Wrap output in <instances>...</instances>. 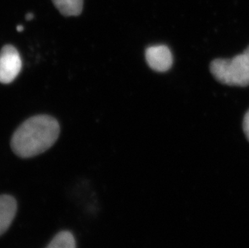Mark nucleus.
<instances>
[{
  "label": "nucleus",
  "instance_id": "obj_1",
  "mask_svg": "<svg viewBox=\"0 0 249 248\" xmlns=\"http://www.w3.org/2000/svg\"><path fill=\"white\" fill-rule=\"evenodd\" d=\"M59 134L60 125L56 119L48 115H35L15 131L11 147L17 156L28 159L50 149L57 141Z\"/></svg>",
  "mask_w": 249,
  "mask_h": 248
},
{
  "label": "nucleus",
  "instance_id": "obj_2",
  "mask_svg": "<svg viewBox=\"0 0 249 248\" xmlns=\"http://www.w3.org/2000/svg\"><path fill=\"white\" fill-rule=\"evenodd\" d=\"M210 71L222 84L230 87H249V46L242 53L231 58L214 59L210 65Z\"/></svg>",
  "mask_w": 249,
  "mask_h": 248
},
{
  "label": "nucleus",
  "instance_id": "obj_3",
  "mask_svg": "<svg viewBox=\"0 0 249 248\" xmlns=\"http://www.w3.org/2000/svg\"><path fill=\"white\" fill-rule=\"evenodd\" d=\"M21 57L12 45H5L0 51V83L9 84L20 73Z\"/></svg>",
  "mask_w": 249,
  "mask_h": 248
},
{
  "label": "nucleus",
  "instance_id": "obj_4",
  "mask_svg": "<svg viewBox=\"0 0 249 248\" xmlns=\"http://www.w3.org/2000/svg\"><path fill=\"white\" fill-rule=\"evenodd\" d=\"M145 59L153 71L160 73L169 71L174 63L171 50L165 45H152L147 48Z\"/></svg>",
  "mask_w": 249,
  "mask_h": 248
},
{
  "label": "nucleus",
  "instance_id": "obj_5",
  "mask_svg": "<svg viewBox=\"0 0 249 248\" xmlns=\"http://www.w3.org/2000/svg\"><path fill=\"white\" fill-rule=\"evenodd\" d=\"M17 212V201L11 195H0V236L7 231Z\"/></svg>",
  "mask_w": 249,
  "mask_h": 248
},
{
  "label": "nucleus",
  "instance_id": "obj_6",
  "mask_svg": "<svg viewBox=\"0 0 249 248\" xmlns=\"http://www.w3.org/2000/svg\"><path fill=\"white\" fill-rule=\"evenodd\" d=\"M55 7L64 17H78L82 14L84 0H52Z\"/></svg>",
  "mask_w": 249,
  "mask_h": 248
},
{
  "label": "nucleus",
  "instance_id": "obj_7",
  "mask_svg": "<svg viewBox=\"0 0 249 248\" xmlns=\"http://www.w3.org/2000/svg\"><path fill=\"white\" fill-rule=\"evenodd\" d=\"M45 248H76L75 238L71 231L59 232Z\"/></svg>",
  "mask_w": 249,
  "mask_h": 248
},
{
  "label": "nucleus",
  "instance_id": "obj_8",
  "mask_svg": "<svg viewBox=\"0 0 249 248\" xmlns=\"http://www.w3.org/2000/svg\"><path fill=\"white\" fill-rule=\"evenodd\" d=\"M243 131L248 141H249V110L245 114L243 120Z\"/></svg>",
  "mask_w": 249,
  "mask_h": 248
},
{
  "label": "nucleus",
  "instance_id": "obj_9",
  "mask_svg": "<svg viewBox=\"0 0 249 248\" xmlns=\"http://www.w3.org/2000/svg\"><path fill=\"white\" fill-rule=\"evenodd\" d=\"M26 18L28 20H31V19H33V15L32 13H29V14L27 15Z\"/></svg>",
  "mask_w": 249,
  "mask_h": 248
},
{
  "label": "nucleus",
  "instance_id": "obj_10",
  "mask_svg": "<svg viewBox=\"0 0 249 248\" xmlns=\"http://www.w3.org/2000/svg\"><path fill=\"white\" fill-rule=\"evenodd\" d=\"M23 30H24L23 26H18V27H17V31H19V32H22Z\"/></svg>",
  "mask_w": 249,
  "mask_h": 248
}]
</instances>
